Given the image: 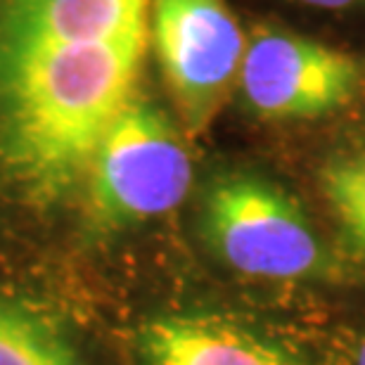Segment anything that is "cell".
Here are the masks:
<instances>
[{
	"label": "cell",
	"mask_w": 365,
	"mask_h": 365,
	"mask_svg": "<svg viewBox=\"0 0 365 365\" xmlns=\"http://www.w3.org/2000/svg\"><path fill=\"white\" fill-rule=\"evenodd\" d=\"M150 0H0V185L53 209L138 98Z\"/></svg>",
	"instance_id": "1"
},
{
	"label": "cell",
	"mask_w": 365,
	"mask_h": 365,
	"mask_svg": "<svg viewBox=\"0 0 365 365\" xmlns=\"http://www.w3.org/2000/svg\"><path fill=\"white\" fill-rule=\"evenodd\" d=\"M152 41L178 119L200 135L240 78L245 34L225 0H150Z\"/></svg>",
	"instance_id": "4"
},
{
	"label": "cell",
	"mask_w": 365,
	"mask_h": 365,
	"mask_svg": "<svg viewBox=\"0 0 365 365\" xmlns=\"http://www.w3.org/2000/svg\"><path fill=\"white\" fill-rule=\"evenodd\" d=\"M323 192L349 242L365 254V152L327 164Z\"/></svg>",
	"instance_id": "8"
},
{
	"label": "cell",
	"mask_w": 365,
	"mask_h": 365,
	"mask_svg": "<svg viewBox=\"0 0 365 365\" xmlns=\"http://www.w3.org/2000/svg\"><path fill=\"white\" fill-rule=\"evenodd\" d=\"M143 365H297L250 327L221 316L155 318L140 337Z\"/></svg>",
	"instance_id": "6"
},
{
	"label": "cell",
	"mask_w": 365,
	"mask_h": 365,
	"mask_svg": "<svg viewBox=\"0 0 365 365\" xmlns=\"http://www.w3.org/2000/svg\"><path fill=\"white\" fill-rule=\"evenodd\" d=\"M356 365H365V339H363V344L359 349V359H356Z\"/></svg>",
	"instance_id": "10"
},
{
	"label": "cell",
	"mask_w": 365,
	"mask_h": 365,
	"mask_svg": "<svg viewBox=\"0 0 365 365\" xmlns=\"http://www.w3.org/2000/svg\"><path fill=\"white\" fill-rule=\"evenodd\" d=\"M299 3L320 7V10H346V7L363 5L365 0H299Z\"/></svg>",
	"instance_id": "9"
},
{
	"label": "cell",
	"mask_w": 365,
	"mask_h": 365,
	"mask_svg": "<svg viewBox=\"0 0 365 365\" xmlns=\"http://www.w3.org/2000/svg\"><path fill=\"white\" fill-rule=\"evenodd\" d=\"M351 55L306 36L259 29L247 43L240 91L261 119L292 121L330 114L351 98L361 81Z\"/></svg>",
	"instance_id": "5"
},
{
	"label": "cell",
	"mask_w": 365,
	"mask_h": 365,
	"mask_svg": "<svg viewBox=\"0 0 365 365\" xmlns=\"http://www.w3.org/2000/svg\"><path fill=\"white\" fill-rule=\"evenodd\" d=\"M0 365H76L46 325L0 302Z\"/></svg>",
	"instance_id": "7"
},
{
	"label": "cell",
	"mask_w": 365,
	"mask_h": 365,
	"mask_svg": "<svg viewBox=\"0 0 365 365\" xmlns=\"http://www.w3.org/2000/svg\"><path fill=\"white\" fill-rule=\"evenodd\" d=\"M192 162L171 119L135 98L100 143L86 180V207L102 230L164 216L185 200Z\"/></svg>",
	"instance_id": "2"
},
{
	"label": "cell",
	"mask_w": 365,
	"mask_h": 365,
	"mask_svg": "<svg viewBox=\"0 0 365 365\" xmlns=\"http://www.w3.org/2000/svg\"><path fill=\"white\" fill-rule=\"evenodd\" d=\"M202 225L214 252L245 275L294 280L325 271L323 245L302 207L259 176L214 180L204 195Z\"/></svg>",
	"instance_id": "3"
}]
</instances>
